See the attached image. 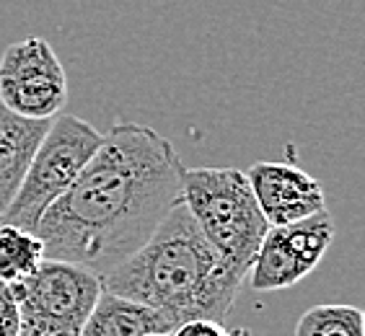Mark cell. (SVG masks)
Returning <instances> with one entry per match:
<instances>
[{
	"mask_svg": "<svg viewBox=\"0 0 365 336\" xmlns=\"http://www.w3.org/2000/svg\"><path fill=\"white\" fill-rule=\"evenodd\" d=\"M295 336H365V313L355 305H317L298 318Z\"/></svg>",
	"mask_w": 365,
	"mask_h": 336,
	"instance_id": "7c38bea8",
	"label": "cell"
},
{
	"mask_svg": "<svg viewBox=\"0 0 365 336\" xmlns=\"http://www.w3.org/2000/svg\"><path fill=\"white\" fill-rule=\"evenodd\" d=\"M171 334V326L158 310L143 303L122 298L117 293L101 290L96 305L86 318L78 336H143V334Z\"/></svg>",
	"mask_w": 365,
	"mask_h": 336,
	"instance_id": "30bf717a",
	"label": "cell"
},
{
	"mask_svg": "<svg viewBox=\"0 0 365 336\" xmlns=\"http://www.w3.org/2000/svg\"><path fill=\"white\" fill-rule=\"evenodd\" d=\"M52 120H29L0 104V217L21 187L29 163Z\"/></svg>",
	"mask_w": 365,
	"mask_h": 336,
	"instance_id": "9c48e42d",
	"label": "cell"
},
{
	"mask_svg": "<svg viewBox=\"0 0 365 336\" xmlns=\"http://www.w3.org/2000/svg\"><path fill=\"white\" fill-rule=\"evenodd\" d=\"M104 135L76 114H57L29 163L21 187L6 207L0 223L31 231L52 202L65 194L76 176L91 161Z\"/></svg>",
	"mask_w": 365,
	"mask_h": 336,
	"instance_id": "277c9868",
	"label": "cell"
},
{
	"mask_svg": "<svg viewBox=\"0 0 365 336\" xmlns=\"http://www.w3.org/2000/svg\"><path fill=\"white\" fill-rule=\"evenodd\" d=\"M21 336H78L104 290L101 277L63 259H44L26 280L8 285Z\"/></svg>",
	"mask_w": 365,
	"mask_h": 336,
	"instance_id": "5b68a950",
	"label": "cell"
},
{
	"mask_svg": "<svg viewBox=\"0 0 365 336\" xmlns=\"http://www.w3.org/2000/svg\"><path fill=\"white\" fill-rule=\"evenodd\" d=\"M171 336H228V334H225L223 323L197 318V321H187L182 326H176L171 331Z\"/></svg>",
	"mask_w": 365,
	"mask_h": 336,
	"instance_id": "5bb4252c",
	"label": "cell"
},
{
	"mask_svg": "<svg viewBox=\"0 0 365 336\" xmlns=\"http://www.w3.org/2000/svg\"><path fill=\"white\" fill-rule=\"evenodd\" d=\"M143 336H171V334H155L153 331V334H143Z\"/></svg>",
	"mask_w": 365,
	"mask_h": 336,
	"instance_id": "9a60e30c",
	"label": "cell"
},
{
	"mask_svg": "<svg viewBox=\"0 0 365 336\" xmlns=\"http://www.w3.org/2000/svg\"><path fill=\"white\" fill-rule=\"evenodd\" d=\"M246 179L269 225H288L327 210V194L322 184L293 163L257 161L246 171Z\"/></svg>",
	"mask_w": 365,
	"mask_h": 336,
	"instance_id": "ba28073f",
	"label": "cell"
},
{
	"mask_svg": "<svg viewBox=\"0 0 365 336\" xmlns=\"http://www.w3.org/2000/svg\"><path fill=\"white\" fill-rule=\"evenodd\" d=\"M337 225L327 210L288 225H269L246 280L259 293L288 290L309 277L327 256Z\"/></svg>",
	"mask_w": 365,
	"mask_h": 336,
	"instance_id": "8992f818",
	"label": "cell"
},
{
	"mask_svg": "<svg viewBox=\"0 0 365 336\" xmlns=\"http://www.w3.org/2000/svg\"><path fill=\"white\" fill-rule=\"evenodd\" d=\"M0 104L29 120H52L68 104V75L52 44L26 36L0 60Z\"/></svg>",
	"mask_w": 365,
	"mask_h": 336,
	"instance_id": "52a82bcc",
	"label": "cell"
},
{
	"mask_svg": "<svg viewBox=\"0 0 365 336\" xmlns=\"http://www.w3.org/2000/svg\"><path fill=\"white\" fill-rule=\"evenodd\" d=\"M182 174L184 163L169 137L148 125L114 122L91 161L34 228L44 259L109 274L182 202Z\"/></svg>",
	"mask_w": 365,
	"mask_h": 336,
	"instance_id": "6da1fadb",
	"label": "cell"
},
{
	"mask_svg": "<svg viewBox=\"0 0 365 336\" xmlns=\"http://www.w3.org/2000/svg\"><path fill=\"white\" fill-rule=\"evenodd\" d=\"M44 261V243L36 233L0 223V280L6 285L26 280Z\"/></svg>",
	"mask_w": 365,
	"mask_h": 336,
	"instance_id": "8fae6325",
	"label": "cell"
},
{
	"mask_svg": "<svg viewBox=\"0 0 365 336\" xmlns=\"http://www.w3.org/2000/svg\"><path fill=\"white\" fill-rule=\"evenodd\" d=\"M0 336H21L19 308H16L11 288L3 280H0Z\"/></svg>",
	"mask_w": 365,
	"mask_h": 336,
	"instance_id": "4fadbf2b",
	"label": "cell"
},
{
	"mask_svg": "<svg viewBox=\"0 0 365 336\" xmlns=\"http://www.w3.org/2000/svg\"><path fill=\"white\" fill-rule=\"evenodd\" d=\"M244 280L225 264L179 202L138 251L101 277V285L158 310L176 329L197 318L223 323Z\"/></svg>",
	"mask_w": 365,
	"mask_h": 336,
	"instance_id": "7a4b0ae2",
	"label": "cell"
},
{
	"mask_svg": "<svg viewBox=\"0 0 365 336\" xmlns=\"http://www.w3.org/2000/svg\"><path fill=\"white\" fill-rule=\"evenodd\" d=\"M182 202L225 264L246 277L269 228L246 171L212 166L184 168Z\"/></svg>",
	"mask_w": 365,
	"mask_h": 336,
	"instance_id": "3957f363",
	"label": "cell"
}]
</instances>
